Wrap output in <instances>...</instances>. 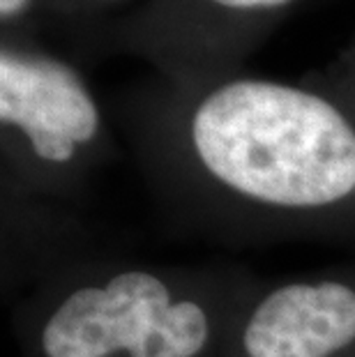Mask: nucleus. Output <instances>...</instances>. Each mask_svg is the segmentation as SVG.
I'll return each mask as SVG.
<instances>
[{
  "mask_svg": "<svg viewBox=\"0 0 355 357\" xmlns=\"http://www.w3.org/2000/svg\"><path fill=\"white\" fill-rule=\"evenodd\" d=\"M208 341L206 309L194 300H173L169 286L143 270L77 288L42 330L47 357H199Z\"/></svg>",
  "mask_w": 355,
  "mask_h": 357,
  "instance_id": "nucleus-2",
  "label": "nucleus"
},
{
  "mask_svg": "<svg viewBox=\"0 0 355 357\" xmlns=\"http://www.w3.org/2000/svg\"><path fill=\"white\" fill-rule=\"evenodd\" d=\"M28 5V0H0V14L3 17H12V14L21 12Z\"/></svg>",
  "mask_w": 355,
  "mask_h": 357,
  "instance_id": "nucleus-6",
  "label": "nucleus"
},
{
  "mask_svg": "<svg viewBox=\"0 0 355 357\" xmlns=\"http://www.w3.org/2000/svg\"><path fill=\"white\" fill-rule=\"evenodd\" d=\"M0 120L19 127L37 157L65 164L77 146L95 139L100 111L83 83L60 63L3 53Z\"/></svg>",
  "mask_w": 355,
  "mask_h": 357,
  "instance_id": "nucleus-3",
  "label": "nucleus"
},
{
  "mask_svg": "<svg viewBox=\"0 0 355 357\" xmlns=\"http://www.w3.org/2000/svg\"><path fill=\"white\" fill-rule=\"evenodd\" d=\"M217 182L279 210H323L355 194V129L330 102L270 81H233L192 118Z\"/></svg>",
  "mask_w": 355,
  "mask_h": 357,
  "instance_id": "nucleus-1",
  "label": "nucleus"
},
{
  "mask_svg": "<svg viewBox=\"0 0 355 357\" xmlns=\"http://www.w3.org/2000/svg\"><path fill=\"white\" fill-rule=\"evenodd\" d=\"M219 5L236 7V10H266V7L286 5L289 0H215Z\"/></svg>",
  "mask_w": 355,
  "mask_h": 357,
  "instance_id": "nucleus-5",
  "label": "nucleus"
},
{
  "mask_svg": "<svg viewBox=\"0 0 355 357\" xmlns=\"http://www.w3.org/2000/svg\"><path fill=\"white\" fill-rule=\"evenodd\" d=\"M355 344V288L296 281L270 291L243 332L245 357H332Z\"/></svg>",
  "mask_w": 355,
  "mask_h": 357,
  "instance_id": "nucleus-4",
  "label": "nucleus"
}]
</instances>
